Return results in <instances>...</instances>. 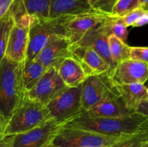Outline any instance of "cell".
<instances>
[{
  "instance_id": "1",
  "label": "cell",
  "mask_w": 148,
  "mask_h": 147,
  "mask_svg": "<svg viewBox=\"0 0 148 147\" xmlns=\"http://www.w3.org/2000/svg\"><path fill=\"white\" fill-rule=\"evenodd\" d=\"M109 136L131 135L148 131V117L134 113L124 118H95L80 115L64 125Z\"/></svg>"
},
{
  "instance_id": "2",
  "label": "cell",
  "mask_w": 148,
  "mask_h": 147,
  "mask_svg": "<svg viewBox=\"0 0 148 147\" xmlns=\"http://www.w3.org/2000/svg\"><path fill=\"white\" fill-rule=\"evenodd\" d=\"M23 63L4 56L0 63V113L9 120L25 95L22 83Z\"/></svg>"
},
{
  "instance_id": "3",
  "label": "cell",
  "mask_w": 148,
  "mask_h": 147,
  "mask_svg": "<svg viewBox=\"0 0 148 147\" xmlns=\"http://www.w3.org/2000/svg\"><path fill=\"white\" fill-rule=\"evenodd\" d=\"M50 112L46 105L25 95L18 107L9 118L4 136H10L28 131L49 120Z\"/></svg>"
},
{
  "instance_id": "4",
  "label": "cell",
  "mask_w": 148,
  "mask_h": 147,
  "mask_svg": "<svg viewBox=\"0 0 148 147\" xmlns=\"http://www.w3.org/2000/svg\"><path fill=\"white\" fill-rule=\"evenodd\" d=\"M66 17L56 18L32 19L29 29V40L26 58L23 64L34 60L39 52L54 37L64 35V22Z\"/></svg>"
},
{
  "instance_id": "5",
  "label": "cell",
  "mask_w": 148,
  "mask_h": 147,
  "mask_svg": "<svg viewBox=\"0 0 148 147\" xmlns=\"http://www.w3.org/2000/svg\"><path fill=\"white\" fill-rule=\"evenodd\" d=\"M12 11L14 21L9 34L5 57L15 63H23L26 58L29 29L33 17L19 7L12 9Z\"/></svg>"
},
{
  "instance_id": "6",
  "label": "cell",
  "mask_w": 148,
  "mask_h": 147,
  "mask_svg": "<svg viewBox=\"0 0 148 147\" xmlns=\"http://www.w3.org/2000/svg\"><path fill=\"white\" fill-rule=\"evenodd\" d=\"M119 96L116 84L108 73L88 76L82 84V109L85 112L103 101Z\"/></svg>"
},
{
  "instance_id": "7",
  "label": "cell",
  "mask_w": 148,
  "mask_h": 147,
  "mask_svg": "<svg viewBox=\"0 0 148 147\" xmlns=\"http://www.w3.org/2000/svg\"><path fill=\"white\" fill-rule=\"evenodd\" d=\"M82 84L77 87L66 86L46 105L51 118L64 125L83 113L81 105Z\"/></svg>"
},
{
  "instance_id": "8",
  "label": "cell",
  "mask_w": 148,
  "mask_h": 147,
  "mask_svg": "<svg viewBox=\"0 0 148 147\" xmlns=\"http://www.w3.org/2000/svg\"><path fill=\"white\" fill-rule=\"evenodd\" d=\"M124 137L109 136L78 128L63 127L52 144L59 147H110Z\"/></svg>"
},
{
  "instance_id": "9",
  "label": "cell",
  "mask_w": 148,
  "mask_h": 147,
  "mask_svg": "<svg viewBox=\"0 0 148 147\" xmlns=\"http://www.w3.org/2000/svg\"><path fill=\"white\" fill-rule=\"evenodd\" d=\"M63 126L54 120H49L30 131L12 135V147H46Z\"/></svg>"
},
{
  "instance_id": "10",
  "label": "cell",
  "mask_w": 148,
  "mask_h": 147,
  "mask_svg": "<svg viewBox=\"0 0 148 147\" xmlns=\"http://www.w3.org/2000/svg\"><path fill=\"white\" fill-rule=\"evenodd\" d=\"M109 14L93 11L68 16L64 22V36L71 45L75 44L88 32L101 24Z\"/></svg>"
},
{
  "instance_id": "11",
  "label": "cell",
  "mask_w": 148,
  "mask_h": 147,
  "mask_svg": "<svg viewBox=\"0 0 148 147\" xmlns=\"http://www.w3.org/2000/svg\"><path fill=\"white\" fill-rule=\"evenodd\" d=\"M69 50L70 57L79 63L87 77L104 73L110 75V66L92 48L73 44L69 47Z\"/></svg>"
},
{
  "instance_id": "12",
  "label": "cell",
  "mask_w": 148,
  "mask_h": 147,
  "mask_svg": "<svg viewBox=\"0 0 148 147\" xmlns=\"http://www.w3.org/2000/svg\"><path fill=\"white\" fill-rule=\"evenodd\" d=\"M56 67H50L46 70L41 79L26 95L46 105L66 88Z\"/></svg>"
},
{
  "instance_id": "13",
  "label": "cell",
  "mask_w": 148,
  "mask_h": 147,
  "mask_svg": "<svg viewBox=\"0 0 148 147\" xmlns=\"http://www.w3.org/2000/svg\"><path fill=\"white\" fill-rule=\"evenodd\" d=\"M110 76L116 84H145L147 79L148 64L127 59L117 63Z\"/></svg>"
},
{
  "instance_id": "14",
  "label": "cell",
  "mask_w": 148,
  "mask_h": 147,
  "mask_svg": "<svg viewBox=\"0 0 148 147\" xmlns=\"http://www.w3.org/2000/svg\"><path fill=\"white\" fill-rule=\"evenodd\" d=\"M71 44L64 35L52 39L36 56L34 61L40 62L47 69L56 67L64 59L70 57Z\"/></svg>"
},
{
  "instance_id": "15",
  "label": "cell",
  "mask_w": 148,
  "mask_h": 147,
  "mask_svg": "<svg viewBox=\"0 0 148 147\" xmlns=\"http://www.w3.org/2000/svg\"><path fill=\"white\" fill-rule=\"evenodd\" d=\"M108 35L101 28L100 24L86 33L80 40L75 44L90 46L110 66L111 73L116 66L111 59L108 46ZM73 45V44H72ZM110 73V74H111Z\"/></svg>"
},
{
  "instance_id": "16",
  "label": "cell",
  "mask_w": 148,
  "mask_h": 147,
  "mask_svg": "<svg viewBox=\"0 0 148 147\" xmlns=\"http://www.w3.org/2000/svg\"><path fill=\"white\" fill-rule=\"evenodd\" d=\"M81 115L95 118H124L133 115L126 107L121 96L104 100Z\"/></svg>"
},
{
  "instance_id": "17",
  "label": "cell",
  "mask_w": 148,
  "mask_h": 147,
  "mask_svg": "<svg viewBox=\"0 0 148 147\" xmlns=\"http://www.w3.org/2000/svg\"><path fill=\"white\" fill-rule=\"evenodd\" d=\"M93 10L87 0H51L49 17L56 18L73 16Z\"/></svg>"
},
{
  "instance_id": "18",
  "label": "cell",
  "mask_w": 148,
  "mask_h": 147,
  "mask_svg": "<svg viewBox=\"0 0 148 147\" xmlns=\"http://www.w3.org/2000/svg\"><path fill=\"white\" fill-rule=\"evenodd\" d=\"M56 69L67 87L79 86L87 78L79 63L71 57L64 59Z\"/></svg>"
},
{
  "instance_id": "19",
  "label": "cell",
  "mask_w": 148,
  "mask_h": 147,
  "mask_svg": "<svg viewBox=\"0 0 148 147\" xmlns=\"http://www.w3.org/2000/svg\"><path fill=\"white\" fill-rule=\"evenodd\" d=\"M116 86L126 107L132 113H135L137 106L142 101L148 99V90L145 84L134 83Z\"/></svg>"
},
{
  "instance_id": "20",
  "label": "cell",
  "mask_w": 148,
  "mask_h": 147,
  "mask_svg": "<svg viewBox=\"0 0 148 147\" xmlns=\"http://www.w3.org/2000/svg\"><path fill=\"white\" fill-rule=\"evenodd\" d=\"M47 68L37 61L23 64L22 71V83L25 92L31 90L41 79L47 70Z\"/></svg>"
},
{
  "instance_id": "21",
  "label": "cell",
  "mask_w": 148,
  "mask_h": 147,
  "mask_svg": "<svg viewBox=\"0 0 148 147\" xmlns=\"http://www.w3.org/2000/svg\"><path fill=\"white\" fill-rule=\"evenodd\" d=\"M101 28L108 35H114L124 43H127L128 38L127 27L123 22L121 17L109 15L100 24Z\"/></svg>"
},
{
  "instance_id": "22",
  "label": "cell",
  "mask_w": 148,
  "mask_h": 147,
  "mask_svg": "<svg viewBox=\"0 0 148 147\" xmlns=\"http://www.w3.org/2000/svg\"><path fill=\"white\" fill-rule=\"evenodd\" d=\"M25 12L36 18H49L51 0H21Z\"/></svg>"
},
{
  "instance_id": "23",
  "label": "cell",
  "mask_w": 148,
  "mask_h": 147,
  "mask_svg": "<svg viewBox=\"0 0 148 147\" xmlns=\"http://www.w3.org/2000/svg\"><path fill=\"white\" fill-rule=\"evenodd\" d=\"M108 46L113 61L116 66L117 63L130 59V47L114 35L108 36Z\"/></svg>"
},
{
  "instance_id": "24",
  "label": "cell",
  "mask_w": 148,
  "mask_h": 147,
  "mask_svg": "<svg viewBox=\"0 0 148 147\" xmlns=\"http://www.w3.org/2000/svg\"><path fill=\"white\" fill-rule=\"evenodd\" d=\"M12 7L0 20V63L5 56L9 34L14 21V13Z\"/></svg>"
},
{
  "instance_id": "25",
  "label": "cell",
  "mask_w": 148,
  "mask_h": 147,
  "mask_svg": "<svg viewBox=\"0 0 148 147\" xmlns=\"http://www.w3.org/2000/svg\"><path fill=\"white\" fill-rule=\"evenodd\" d=\"M110 147H148V131L124 137Z\"/></svg>"
},
{
  "instance_id": "26",
  "label": "cell",
  "mask_w": 148,
  "mask_h": 147,
  "mask_svg": "<svg viewBox=\"0 0 148 147\" xmlns=\"http://www.w3.org/2000/svg\"><path fill=\"white\" fill-rule=\"evenodd\" d=\"M139 7V0H118L112 8L111 15L122 17Z\"/></svg>"
},
{
  "instance_id": "27",
  "label": "cell",
  "mask_w": 148,
  "mask_h": 147,
  "mask_svg": "<svg viewBox=\"0 0 148 147\" xmlns=\"http://www.w3.org/2000/svg\"><path fill=\"white\" fill-rule=\"evenodd\" d=\"M130 59L147 63L148 48L146 46L130 47Z\"/></svg>"
},
{
  "instance_id": "28",
  "label": "cell",
  "mask_w": 148,
  "mask_h": 147,
  "mask_svg": "<svg viewBox=\"0 0 148 147\" xmlns=\"http://www.w3.org/2000/svg\"><path fill=\"white\" fill-rule=\"evenodd\" d=\"M117 1L118 0H98L92 4V7L95 11L106 14H111L112 8Z\"/></svg>"
},
{
  "instance_id": "29",
  "label": "cell",
  "mask_w": 148,
  "mask_h": 147,
  "mask_svg": "<svg viewBox=\"0 0 148 147\" xmlns=\"http://www.w3.org/2000/svg\"><path fill=\"white\" fill-rule=\"evenodd\" d=\"M147 11V10H145L142 7H139V8L136 9V10L132 11L131 12L126 14L125 16L121 17V19L127 27H130V26H133V24L140 18V16L143 15Z\"/></svg>"
},
{
  "instance_id": "30",
  "label": "cell",
  "mask_w": 148,
  "mask_h": 147,
  "mask_svg": "<svg viewBox=\"0 0 148 147\" xmlns=\"http://www.w3.org/2000/svg\"><path fill=\"white\" fill-rule=\"evenodd\" d=\"M15 0H0V20L11 9Z\"/></svg>"
},
{
  "instance_id": "31",
  "label": "cell",
  "mask_w": 148,
  "mask_h": 147,
  "mask_svg": "<svg viewBox=\"0 0 148 147\" xmlns=\"http://www.w3.org/2000/svg\"><path fill=\"white\" fill-rule=\"evenodd\" d=\"M135 113L148 117V99H144L139 104L135 110Z\"/></svg>"
},
{
  "instance_id": "32",
  "label": "cell",
  "mask_w": 148,
  "mask_h": 147,
  "mask_svg": "<svg viewBox=\"0 0 148 147\" xmlns=\"http://www.w3.org/2000/svg\"><path fill=\"white\" fill-rule=\"evenodd\" d=\"M8 119L4 118L1 113H0V138H4V131H5L6 128L8 124Z\"/></svg>"
},
{
  "instance_id": "33",
  "label": "cell",
  "mask_w": 148,
  "mask_h": 147,
  "mask_svg": "<svg viewBox=\"0 0 148 147\" xmlns=\"http://www.w3.org/2000/svg\"><path fill=\"white\" fill-rule=\"evenodd\" d=\"M148 22V12H145L142 16H140V18L137 20L135 23L133 24L132 27H142V26L145 25Z\"/></svg>"
},
{
  "instance_id": "34",
  "label": "cell",
  "mask_w": 148,
  "mask_h": 147,
  "mask_svg": "<svg viewBox=\"0 0 148 147\" xmlns=\"http://www.w3.org/2000/svg\"><path fill=\"white\" fill-rule=\"evenodd\" d=\"M0 147H12V135L0 138Z\"/></svg>"
},
{
  "instance_id": "35",
  "label": "cell",
  "mask_w": 148,
  "mask_h": 147,
  "mask_svg": "<svg viewBox=\"0 0 148 147\" xmlns=\"http://www.w3.org/2000/svg\"><path fill=\"white\" fill-rule=\"evenodd\" d=\"M140 1V6L142 8L147 10L148 0H139Z\"/></svg>"
},
{
  "instance_id": "36",
  "label": "cell",
  "mask_w": 148,
  "mask_h": 147,
  "mask_svg": "<svg viewBox=\"0 0 148 147\" xmlns=\"http://www.w3.org/2000/svg\"><path fill=\"white\" fill-rule=\"evenodd\" d=\"M87 1H88V2L89 3L91 6H92V4H93L95 2H96L98 0H87Z\"/></svg>"
},
{
  "instance_id": "37",
  "label": "cell",
  "mask_w": 148,
  "mask_h": 147,
  "mask_svg": "<svg viewBox=\"0 0 148 147\" xmlns=\"http://www.w3.org/2000/svg\"><path fill=\"white\" fill-rule=\"evenodd\" d=\"M46 147H59V146H57L54 145V144H52V143H51V144H49V145H48Z\"/></svg>"
},
{
  "instance_id": "38",
  "label": "cell",
  "mask_w": 148,
  "mask_h": 147,
  "mask_svg": "<svg viewBox=\"0 0 148 147\" xmlns=\"http://www.w3.org/2000/svg\"><path fill=\"white\" fill-rule=\"evenodd\" d=\"M86 147H95V146H86Z\"/></svg>"
},
{
  "instance_id": "39",
  "label": "cell",
  "mask_w": 148,
  "mask_h": 147,
  "mask_svg": "<svg viewBox=\"0 0 148 147\" xmlns=\"http://www.w3.org/2000/svg\"></svg>"
}]
</instances>
